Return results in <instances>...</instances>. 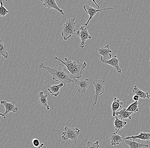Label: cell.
<instances>
[{
    "label": "cell",
    "instance_id": "2e32d148",
    "mask_svg": "<svg viewBox=\"0 0 150 148\" xmlns=\"http://www.w3.org/2000/svg\"><path fill=\"white\" fill-rule=\"evenodd\" d=\"M123 103L120 99L114 97V100L111 105V109L112 111V117H116V113L120 108H121Z\"/></svg>",
    "mask_w": 150,
    "mask_h": 148
},
{
    "label": "cell",
    "instance_id": "d4e9b609",
    "mask_svg": "<svg viewBox=\"0 0 150 148\" xmlns=\"http://www.w3.org/2000/svg\"><path fill=\"white\" fill-rule=\"evenodd\" d=\"M99 143V141H96L94 143L91 141H88L86 148H99L100 147Z\"/></svg>",
    "mask_w": 150,
    "mask_h": 148
},
{
    "label": "cell",
    "instance_id": "cb8c5ba5",
    "mask_svg": "<svg viewBox=\"0 0 150 148\" xmlns=\"http://www.w3.org/2000/svg\"><path fill=\"white\" fill-rule=\"evenodd\" d=\"M1 7H0V16L4 17L6 16L9 13V11H8L4 5L2 1L1 0Z\"/></svg>",
    "mask_w": 150,
    "mask_h": 148
},
{
    "label": "cell",
    "instance_id": "7a4b0ae2",
    "mask_svg": "<svg viewBox=\"0 0 150 148\" xmlns=\"http://www.w3.org/2000/svg\"><path fill=\"white\" fill-rule=\"evenodd\" d=\"M55 59L65 65L68 71L70 72L74 79H80L82 76V71L87 66V63L85 62H84L82 63L80 62L79 61L76 62L75 61H72L71 58H64L65 62L63 61L60 58L57 57H56Z\"/></svg>",
    "mask_w": 150,
    "mask_h": 148
},
{
    "label": "cell",
    "instance_id": "83f0119b",
    "mask_svg": "<svg viewBox=\"0 0 150 148\" xmlns=\"http://www.w3.org/2000/svg\"><path fill=\"white\" fill-rule=\"evenodd\" d=\"M44 143H42V144H41V145H40V146H39V147H38V148H41L43 147V146H44Z\"/></svg>",
    "mask_w": 150,
    "mask_h": 148
},
{
    "label": "cell",
    "instance_id": "30bf717a",
    "mask_svg": "<svg viewBox=\"0 0 150 148\" xmlns=\"http://www.w3.org/2000/svg\"><path fill=\"white\" fill-rule=\"evenodd\" d=\"M41 2L44 4V6L45 8H47L49 10H50L52 9H55L62 15L64 16V13L63 10L60 8L57 5L56 0H42Z\"/></svg>",
    "mask_w": 150,
    "mask_h": 148
},
{
    "label": "cell",
    "instance_id": "f546056e",
    "mask_svg": "<svg viewBox=\"0 0 150 148\" xmlns=\"http://www.w3.org/2000/svg\"><path fill=\"white\" fill-rule=\"evenodd\" d=\"M147 62L148 63V64H149V65L150 66V60L149 61Z\"/></svg>",
    "mask_w": 150,
    "mask_h": 148
},
{
    "label": "cell",
    "instance_id": "ffe728a7",
    "mask_svg": "<svg viewBox=\"0 0 150 148\" xmlns=\"http://www.w3.org/2000/svg\"><path fill=\"white\" fill-rule=\"evenodd\" d=\"M113 123L114 124V129L117 133H118L120 130L125 128V125L127 124V122L119 119L117 117H116V119L113 121Z\"/></svg>",
    "mask_w": 150,
    "mask_h": 148
},
{
    "label": "cell",
    "instance_id": "f1b7e54d",
    "mask_svg": "<svg viewBox=\"0 0 150 148\" xmlns=\"http://www.w3.org/2000/svg\"><path fill=\"white\" fill-rule=\"evenodd\" d=\"M93 1L95 3V4L96 5V6H98V10H99V6H98V4H97V3H96V2L95 1Z\"/></svg>",
    "mask_w": 150,
    "mask_h": 148
},
{
    "label": "cell",
    "instance_id": "52a82bcc",
    "mask_svg": "<svg viewBox=\"0 0 150 148\" xmlns=\"http://www.w3.org/2000/svg\"><path fill=\"white\" fill-rule=\"evenodd\" d=\"M74 80L75 87L77 89L79 92L81 93H86V91L90 85V80L88 79H76Z\"/></svg>",
    "mask_w": 150,
    "mask_h": 148
},
{
    "label": "cell",
    "instance_id": "44dd1931",
    "mask_svg": "<svg viewBox=\"0 0 150 148\" xmlns=\"http://www.w3.org/2000/svg\"><path fill=\"white\" fill-rule=\"evenodd\" d=\"M47 94H44V92L40 91L39 93V103L40 104L43 106H45L47 108V110H50L49 106L48 104Z\"/></svg>",
    "mask_w": 150,
    "mask_h": 148
},
{
    "label": "cell",
    "instance_id": "d6986e66",
    "mask_svg": "<svg viewBox=\"0 0 150 148\" xmlns=\"http://www.w3.org/2000/svg\"><path fill=\"white\" fill-rule=\"evenodd\" d=\"M110 140H111V145L116 146L122 143L123 140L120 135L117 134V132L110 134Z\"/></svg>",
    "mask_w": 150,
    "mask_h": 148
},
{
    "label": "cell",
    "instance_id": "7c38bea8",
    "mask_svg": "<svg viewBox=\"0 0 150 148\" xmlns=\"http://www.w3.org/2000/svg\"><path fill=\"white\" fill-rule=\"evenodd\" d=\"M98 54L101 56V60H107L108 57L110 58H111L112 57L111 53L112 51L110 49L109 45H108L105 47L98 48Z\"/></svg>",
    "mask_w": 150,
    "mask_h": 148
},
{
    "label": "cell",
    "instance_id": "8fae6325",
    "mask_svg": "<svg viewBox=\"0 0 150 148\" xmlns=\"http://www.w3.org/2000/svg\"><path fill=\"white\" fill-rule=\"evenodd\" d=\"M120 59L117 58V55H115L112 59L109 60H102L101 61L105 64H109L117 69V72L119 74H121L122 70L119 64Z\"/></svg>",
    "mask_w": 150,
    "mask_h": 148
},
{
    "label": "cell",
    "instance_id": "4316f807",
    "mask_svg": "<svg viewBox=\"0 0 150 148\" xmlns=\"http://www.w3.org/2000/svg\"><path fill=\"white\" fill-rule=\"evenodd\" d=\"M133 100L135 101V102H138V101H139V100H140L139 96L137 95H134V96H133Z\"/></svg>",
    "mask_w": 150,
    "mask_h": 148
},
{
    "label": "cell",
    "instance_id": "9a60e30c",
    "mask_svg": "<svg viewBox=\"0 0 150 148\" xmlns=\"http://www.w3.org/2000/svg\"><path fill=\"white\" fill-rule=\"evenodd\" d=\"M135 140L139 139L145 142H148L150 140V133H144L141 132L138 135L132 136L127 137L125 138V140L131 139Z\"/></svg>",
    "mask_w": 150,
    "mask_h": 148
},
{
    "label": "cell",
    "instance_id": "ba28073f",
    "mask_svg": "<svg viewBox=\"0 0 150 148\" xmlns=\"http://www.w3.org/2000/svg\"><path fill=\"white\" fill-rule=\"evenodd\" d=\"M83 9H84V11L86 12V13L90 17H89L88 20V21L86 24H84V25L85 26L87 27L90 21H91V20L92 19L96 14L98 12H100V11H104V10H112L113 9V8H111V7H108V8H105V9H101V10H98V9H96L95 8H94L93 7H91V6H89L88 5H86L84 6Z\"/></svg>",
    "mask_w": 150,
    "mask_h": 148
},
{
    "label": "cell",
    "instance_id": "603a6c76",
    "mask_svg": "<svg viewBox=\"0 0 150 148\" xmlns=\"http://www.w3.org/2000/svg\"><path fill=\"white\" fill-rule=\"evenodd\" d=\"M138 105V102H135L128 106L127 108V111L133 113L138 112L139 111Z\"/></svg>",
    "mask_w": 150,
    "mask_h": 148
},
{
    "label": "cell",
    "instance_id": "277c9868",
    "mask_svg": "<svg viewBox=\"0 0 150 148\" xmlns=\"http://www.w3.org/2000/svg\"><path fill=\"white\" fill-rule=\"evenodd\" d=\"M80 133V131L78 128H70L66 126L64 128V131L62 134V138L64 141L71 140L73 143L77 146L78 138Z\"/></svg>",
    "mask_w": 150,
    "mask_h": 148
},
{
    "label": "cell",
    "instance_id": "5b68a950",
    "mask_svg": "<svg viewBox=\"0 0 150 148\" xmlns=\"http://www.w3.org/2000/svg\"><path fill=\"white\" fill-rule=\"evenodd\" d=\"M93 84L95 90V102L93 104L95 106L97 104L98 96L104 93L106 82L104 80H96L93 81Z\"/></svg>",
    "mask_w": 150,
    "mask_h": 148
},
{
    "label": "cell",
    "instance_id": "ac0fdd59",
    "mask_svg": "<svg viewBox=\"0 0 150 148\" xmlns=\"http://www.w3.org/2000/svg\"><path fill=\"white\" fill-rule=\"evenodd\" d=\"M133 92L135 95H137L139 96L140 99H149L150 95L148 92L143 91L140 89H139L136 86H134L133 89Z\"/></svg>",
    "mask_w": 150,
    "mask_h": 148
},
{
    "label": "cell",
    "instance_id": "4dcf8cb0",
    "mask_svg": "<svg viewBox=\"0 0 150 148\" xmlns=\"http://www.w3.org/2000/svg\"><path fill=\"white\" fill-rule=\"evenodd\" d=\"M149 108H150V106H149Z\"/></svg>",
    "mask_w": 150,
    "mask_h": 148
},
{
    "label": "cell",
    "instance_id": "5bb4252c",
    "mask_svg": "<svg viewBox=\"0 0 150 148\" xmlns=\"http://www.w3.org/2000/svg\"><path fill=\"white\" fill-rule=\"evenodd\" d=\"M125 142L130 148H142L149 147V145L143 143H138L134 140L131 139L128 140H125Z\"/></svg>",
    "mask_w": 150,
    "mask_h": 148
},
{
    "label": "cell",
    "instance_id": "9c48e42d",
    "mask_svg": "<svg viewBox=\"0 0 150 148\" xmlns=\"http://www.w3.org/2000/svg\"><path fill=\"white\" fill-rule=\"evenodd\" d=\"M1 104L3 105L5 108L6 111L4 114H2L0 113V115L1 117L5 118L7 114H9L10 112H14L17 113L18 111V107L16 105L14 102L12 103H9L5 101H1Z\"/></svg>",
    "mask_w": 150,
    "mask_h": 148
},
{
    "label": "cell",
    "instance_id": "6da1fadb",
    "mask_svg": "<svg viewBox=\"0 0 150 148\" xmlns=\"http://www.w3.org/2000/svg\"><path fill=\"white\" fill-rule=\"evenodd\" d=\"M59 68H51L49 67H45V64L42 63L39 65V69H44L47 70L49 73L51 74L52 76V79L55 81H60L64 84L74 82V79H71L70 76L71 74L68 71L67 68H63V65L60 64Z\"/></svg>",
    "mask_w": 150,
    "mask_h": 148
},
{
    "label": "cell",
    "instance_id": "3957f363",
    "mask_svg": "<svg viewBox=\"0 0 150 148\" xmlns=\"http://www.w3.org/2000/svg\"><path fill=\"white\" fill-rule=\"evenodd\" d=\"M75 20L76 18L68 20L62 28V36L65 41H67L72 35L76 34Z\"/></svg>",
    "mask_w": 150,
    "mask_h": 148
},
{
    "label": "cell",
    "instance_id": "7402d4cb",
    "mask_svg": "<svg viewBox=\"0 0 150 148\" xmlns=\"http://www.w3.org/2000/svg\"><path fill=\"white\" fill-rule=\"evenodd\" d=\"M0 55L3 56L5 59H8V53L7 52L6 45L2 40L0 41Z\"/></svg>",
    "mask_w": 150,
    "mask_h": 148
},
{
    "label": "cell",
    "instance_id": "4fadbf2b",
    "mask_svg": "<svg viewBox=\"0 0 150 148\" xmlns=\"http://www.w3.org/2000/svg\"><path fill=\"white\" fill-rule=\"evenodd\" d=\"M64 87H65V84L63 82H61L59 85H53L52 86L49 85L47 87V89L50 93H51L52 96L56 97L59 94L60 89Z\"/></svg>",
    "mask_w": 150,
    "mask_h": 148
},
{
    "label": "cell",
    "instance_id": "484cf974",
    "mask_svg": "<svg viewBox=\"0 0 150 148\" xmlns=\"http://www.w3.org/2000/svg\"><path fill=\"white\" fill-rule=\"evenodd\" d=\"M32 143L33 146L35 147H38L40 145V142H39V140L38 139H33L32 140Z\"/></svg>",
    "mask_w": 150,
    "mask_h": 148
},
{
    "label": "cell",
    "instance_id": "8992f818",
    "mask_svg": "<svg viewBox=\"0 0 150 148\" xmlns=\"http://www.w3.org/2000/svg\"><path fill=\"white\" fill-rule=\"evenodd\" d=\"M76 35L79 36L80 38L81 43L80 47L83 49L85 47L86 41L88 39H91L92 37L89 33L88 31L86 26H82L80 28L79 30L78 31Z\"/></svg>",
    "mask_w": 150,
    "mask_h": 148
},
{
    "label": "cell",
    "instance_id": "e0dca14e",
    "mask_svg": "<svg viewBox=\"0 0 150 148\" xmlns=\"http://www.w3.org/2000/svg\"><path fill=\"white\" fill-rule=\"evenodd\" d=\"M133 112H128L127 111V109L125 108H123L121 109L120 111H117L116 113V116H119L121 120L127 119H132L131 115L133 114Z\"/></svg>",
    "mask_w": 150,
    "mask_h": 148
}]
</instances>
